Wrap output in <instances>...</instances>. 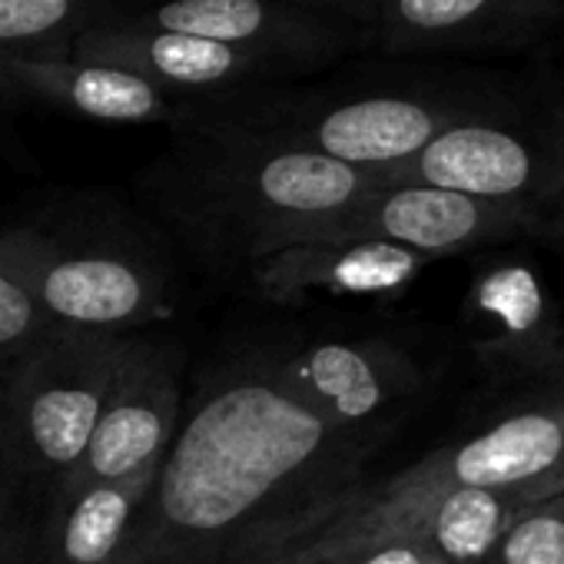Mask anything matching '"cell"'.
I'll return each instance as SVG.
<instances>
[{"label":"cell","instance_id":"obj_12","mask_svg":"<svg viewBox=\"0 0 564 564\" xmlns=\"http://www.w3.org/2000/svg\"><path fill=\"white\" fill-rule=\"evenodd\" d=\"M70 61L120 67L180 100H213L223 94L252 90L259 84H272L279 77L296 74L293 67L259 57L252 51L160 28H143L123 18H107L84 31L74 41Z\"/></svg>","mask_w":564,"mask_h":564},{"label":"cell","instance_id":"obj_16","mask_svg":"<svg viewBox=\"0 0 564 564\" xmlns=\"http://www.w3.org/2000/svg\"><path fill=\"white\" fill-rule=\"evenodd\" d=\"M0 87L8 94L104 123H176L189 100L120 67L84 61H0Z\"/></svg>","mask_w":564,"mask_h":564},{"label":"cell","instance_id":"obj_4","mask_svg":"<svg viewBox=\"0 0 564 564\" xmlns=\"http://www.w3.org/2000/svg\"><path fill=\"white\" fill-rule=\"evenodd\" d=\"M130 346L117 333L57 326L11 366L0 422L31 475L54 485L80 462Z\"/></svg>","mask_w":564,"mask_h":564},{"label":"cell","instance_id":"obj_7","mask_svg":"<svg viewBox=\"0 0 564 564\" xmlns=\"http://www.w3.org/2000/svg\"><path fill=\"white\" fill-rule=\"evenodd\" d=\"M557 226L561 219L521 203H498L422 183H389L372 189L333 223L319 226L306 242L366 239L435 259L524 236H551Z\"/></svg>","mask_w":564,"mask_h":564},{"label":"cell","instance_id":"obj_19","mask_svg":"<svg viewBox=\"0 0 564 564\" xmlns=\"http://www.w3.org/2000/svg\"><path fill=\"white\" fill-rule=\"evenodd\" d=\"M481 564H564V491L518 511Z\"/></svg>","mask_w":564,"mask_h":564},{"label":"cell","instance_id":"obj_1","mask_svg":"<svg viewBox=\"0 0 564 564\" xmlns=\"http://www.w3.org/2000/svg\"><path fill=\"white\" fill-rule=\"evenodd\" d=\"M362 432L300 405L265 372L213 386L180 422L120 564H262L343 511Z\"/></svg>","mask_w":564,"mask_h":564},{"label":"cell","instance_id":"obj_3","mask_svg":"<svg viewBox=\"0 0 564 564\" xmlns=\"http://www.w3.org/2000/svg\"><path fill=\"white\" fill-rule=\"evenodd\" d=\"M242 104L229 94L219 107L196 100L206 113L265 133L290 147H303L356 170L386 173L422 153L452 123L491 107L498 97L478 90H379L339 100L319 97H269Z\"/></svg>","mask_w":564,"mask_h":564},{"label":"cell","instance_id":"obj_5","mask_svg":"<svg viewBox=\"0 0 564 564\" xmlns=\"http://www.w3.org/2000/svg\"><path fill=\"white\" fill-rule=\"evenodd\" d=\"M564 491V478L508 491L452 488L409 495L389 488H356L343 511L290 547L306 564H339L382 544H422L448 564H481L501 531L528 505Z\"/></svg>","mask_w":564,"mask_h":564},{"label":"cell","instance_id":"obj_13","mask_svg":"<svg viewBox=\"0 0 564 564\" xmlns=\"http://www.w3.org/2000/svg\"><path fill=\"white\" fill-rule=\"evenodd\" d=\"M564 28V0H382L362 28L389 54L521 51Z\"/></svg>","mask_w":564,"mask_h":564},{"label":"cell","instance_id":"obj_21","mask_svg":"<svg viewBox=\"0 0 564 564\" xmlns=\"http://www.w3.org/2000/svg\"><path fill=\"white\" fill-rule=\"evenodd\" d=\"M24 478H31L28 465L21 462L4 422H0V544L8 538L21 534L18 524V491L24 485Z\"/></svg>","mask_w":564,"mask_h":564},{"label":"cell","instance_id":"obj_10","mask_svg":"<svg viewBox=\"0 0 564 564\" xmlns=\"http://www.w3.org/2000/svg\"><path fill=\"white\" fill-rule=\"evenodd\" d=\"M180 369L183 359L170 346L133 339L80 462L51 485V501L130 478L166 455L183 412Z\"/></svg>","mask_w":564,"mask_h":564},{"label":"cell","instance_id":"obj_11","mask_svg":"<svg viewBox=\"0 0 564 564\" xmlns=\"http://www.w3.org/2000/svg\"><path fill=\"white\" fill-rule=\"evenodd\" d=\"M117 18L252 51L293 67L296 74L326 67L366 41L359 24L290 0H163L156 8Z\"/></svg>","mask_w":564,"mask_h":564},{"label":"cell","instance_id":"obj_25","mask_svg":"<svg viewBox=\"0 0 564 564\" xmlns=\"http://www.w3.org/2000/svg\"><path fill=\"white\" fill-rule=\"evenodd\" d=\"M262 564H306V561L293 557L290 551H282V554H275V557H269V561H262Z\"/></svg>","mask_w":564,"mask_h":564},{"label":"cell","instance_id":"obj_9","mask_svg":"<svg viewBox=\"0 0 564 564\" xmlns=\"http://www.w3.org/2000/svg\"><path fill=\"white\" fill-rule=\"evenodd\" d=\"M564 478V379L528 392L481 432L442 445L389 478L409 495L452 488L508 491Z\"/></svg>","mask_w":564,"mask_h":564},{"label":"cell","instance_id":"obj_8","mask_svg":"<svg viewBox=\"0 0 564 564\" xmlns=\"http://www.w3.org/2000/svg\"><path fill=\"white\" fill-rule=\"evenodd\" d=\"M0 269L51 323L67 329L123 336V329L166 313L156 282L137 262L100 249H70L31 226L0 229Z\"/></svg>","mask_w":564,"mask_h":564},{"label":"cell","instance_id":"obj_6","mask_svg":"<svg viewBox=\"0 0 564 564\" xmlns=\"http://www.w3.org/2000/svg\"><path fill=\"white\" fill-rule=\"evenodd\" d=\"M379 183H422L521 203L564 223V110H511L505 100L452 123Z\"/></svg>","mask_w":564,"mask_h":564},{"label":"cell","instance_id":"obj_17","mask_svg":"<svg viewBox=\"0 0 564 564\" xmlns=\"http://www.w3.org/2000/svg\"><path fill=\"white\" fill-rule=\"evenodd\" d=\"M160 462L130 478L90 485L74 495L54 498L47 534H41L44 561L47 564H120L140 501L150 491Z\"/></svg>","mask_w":564,"mask_h":564},{"label":"cell","instance_id":"obj_18","mask_svg":"<svg viewBox=\"0 0 564 564\" xmlns=\"http://www.w3.org/2000/svg\"><path fill=\"white\" fill-rule=\"evenodd\" d=\"M113 14L110 0H0V61H70L74 41Z\"/></svg>","mask_w":564,"mask_h":564},{"label":"cell","instance_id":"obj_22","mask_svg":"<svg viewBox=\"0 0 564 564\" xmlns=\"http://www.w3.org/2000/svg\"><path fill=\"white\" fill-rule=\"evenodd\" d=\"M339 564H448V561H442L435 551H429L422 544H382V547L362 551Z\"/></svg>","mask_w":564,"mask_h":564},{"label":"cell","instance_id":"obj_15","mask_svg":"<svg viewBox=\"0 0 564 564\" xmlns=\"http://www.w3.org/2000/svg\"><path fill=\"white\" fill-rule=\"evenodd\" d=\"M429 259L386 242H300L256 262L252 282L269 303H306L310 296H382L395 293Z\"/></svg>","mask_w":564,"mask_h":564},{"label":"cell","instance_id":"obj_20","mask_svg":"<svg viewBox=\"0 0 564 564\" xmlns=\"http://www.w3.org/2000/svg\"><path fill=\"white\" fill-rule=\"evenodd\" d=\"M54 329L57 323H51L44 310L0 269V356L14 366L24 352L44 343Z\"/></svg>","mask_w":564,"mask_h":564},{"label":"cell","instance_id":"obj_23","mask_svg":"<svg viewBox=\"0 0 564 564\" xmlns=\"http://www.w3.org/2000/svg\"><path fill=\"white\" fill-rule=\"evenodd\" d=\"M290 4L323 11V14H336V18H346L352 24H369L382 0H290Z\"/></svg>","mask_w":564,"mask_h":564},{"label":"cell","instance_id":"obj_14","mask_svg":"<svg viewBox=\"0 0 564 564\" xmlns=\"http://www.w3.org/2000/svg\"><path fill=\"white\" fill-rule=\"evenodd\" d=\"M272 379L346 432L372 429L422 382L412 356L392 343H319L272 366Z\"/></svg>","mask_w":564,"mask_h":564},{"label":"cell","instance_id":"obj_24","mask_svg":"<svg viewBox=\"0 0 564 564\" xmlns=\"http://www.w3.org/2000/svg\"><path fill=\"white\" fill-rule=\"evenodd\" d=\"M0 564H47L44 561V544L41 538L21 531L0 544Z\"/></svg>","mask_w":564,"mask_h":564},{"label":"cell","instance_id":"obj_2","mask_svg":"<svg viewBox=\"0 0 564 564\" xmlns=\"http://www.w3.org/2000/svg\"><path fill=\"white\" fill-rule=\"evenodd\" d=\"M147 186L209 252L256 262L306 242L382 183L379 173L272 140L189 100Z\"/></svg>","mask_w":564,"mask_h":564}]
</instances>
